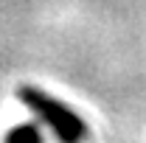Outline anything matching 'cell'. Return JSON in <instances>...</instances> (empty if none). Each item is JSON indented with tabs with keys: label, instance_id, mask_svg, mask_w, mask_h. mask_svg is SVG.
I'll list each match as a JSON object with an SVG mask.
<instances>
[{
	"label": "cell",
	"instance_id": "cell-1",
	"mask_svg": "<svg viewBox=\"0 0 146 143\" xmlns=\"http://www.w3.org/2000/svg\"><path fill=\"white\" fill-rule=\"evenodd\" d=\"M17 98L25 107L34 112L42 124H48L54 129V135L62 143H82L87 135V124L82 121V115H76L68 104H62L59 98L48 95L45 90L31 87V84H23L17 90Z\"/></svg>",
	"mask_w": 146,
	"mask_h": 143
},
{
	"label": "cell",
	"instance_id": "cell-2",
	"mask_svg": "<svg viewBox=\"0 0 146 143\" xmlns=\"http://www.w3.org/2000/svg\"><path fill=\"white\" fill-rule=\"evenodd\" d=\"M3 143H42V132L36 124H20L6 132Z\"/></svg>",
	"mask_w": 146,
	"mask_h": 143
}]
</instances>
